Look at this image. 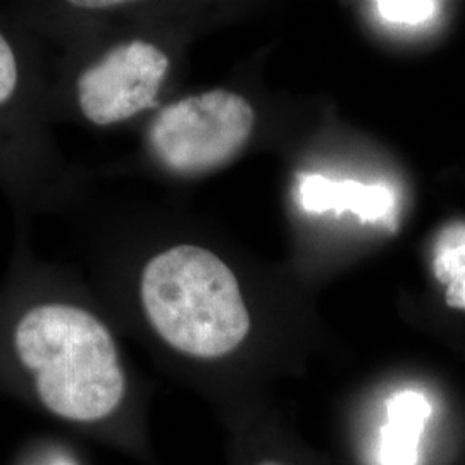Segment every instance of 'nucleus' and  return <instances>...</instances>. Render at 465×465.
I'll use <instances>...</instances> for the list:
<instances>
[{"mask_svg":"<svg viewBox=\"0 0 465 465\" xmlns=\"http://www.w3.org/2000/svg\"><path fill=\"white\" fill-rule=\"evenodd\" d=\"M17 359L34 374L42 405L69 422L113 416L126 378L116 341L88 311L45 303L28 311L15 331Z\"/></svg>","mask_w":465,"mask_h":465,"instance_id":"1","label":"nucleus"},{"mask_svg":"<svg viewBox=\"0 0 465 465\" xmlns=\"http://www.w3.org/2000/svg\"><path fill=\"white\" fill-rule=\"evenodd\" d=\"M145 316L171 349L219 359L250 331L240 286L216 253L178 245L150 261L140 284Z\"/></svg>","mask_w":465,"mask_h":465,"instance_id":"2","label":"nucleus"},{"mask_svg":"<svg viewBox=\"0 0 465 465\" xmlns=\"http://www.w3.org/2000/svg\"><path fill=\"white\" fill-rule=\"evenodd\" d=\"M253 119V109L243 97L213 90L163 109L150 126V147L178 174L213 171L247 143Z\"/></svg>","mask_w":465,"mask_h":465,"instance_id":"3","label":"nucleus"},{"mask_svg":"<svg viewBox=\"0 0 465 465\" xmlns=\"http://www.w3.org/2000/svg\"><path fill=\"white\" fill-rule=\"evenodd\" d=\"M169 61L155 45L134 40L107 52L78 78V102L88 121L116 124L150 107Z\"/></svg>","mask_w":465,"mask_h":465,"instance_id":"4","label":"nucleus"},{"mask_svg":"<svg viewBox=\"0 0 465 465\" xmlns=\"http://www.w3.org/2000/svg\"><path fill=\"white\" fill-rule=\"evenodd\" d=\"M300 202L307 213H351L374 223L393 213L395 193L388 184H367L353 180L332 182L321 174H307L299 186Z\"/></svg>","mask_w":465,"mask_h":465,"instance_id":"5","label":"nucleus"},{"mask_svg":"<svg viewBox=\"0 0 465 465\" xmlns=\"http://www.w3.org/2000/svg\"><path fill=\"white\" fill-rule=\"evenodd\" d=\"M431 412V401L419 391L405 390L390 397L380 441L381 465L417 464L419 441Z\"/></svg>","mask_w":465,"mask_h":465,"instance_id":"6","label":"nucleus"},{"mask_svg":"<svg viewBox=\"0 0 465 465\" xmlns=\"http://www.w3.org/2000/svg\"><path fill=\"white\" fill-rule=\"evenodd\" d=\"M432 272L436 280L449 286L465 276V224L447 226L434 247Z\"/></svg>","mask_w":465,"mask_h":465,"instance_id":"7","label":"nucleus"},{"mask_svg":"<svg viewBox=\"0 0 465 465\" xmlns=\"http://www.w3.org/2000/svg\"><path fill=\"white\" fill-rule=\"evenodd\" d=\"M440 4L428 0H381L374 4L376 15L384 23L400 26H419L431 21Z\"/></svg>","mask_w":465,"mask_h":465,"instance_id":"8","label":"nucleus"},{"mask_svg":"<svg viewBox=\"0 0 465 465\" xmlns=\"http://www.w3.org/2000/svg\"><path fill=\"white\" fill-rule=\"evenodd\" d=\"M16 84V57L7 40L0 35V104L13 97Z\"/></svg>","mask_w":465,"mask_h":465,"instance_id":"9","label":"nucleus"},{"mask_svg":"<svg viewBox=\"0 0 465 465\" xmlns=\"http://www.w3.org/2000/svg\"><path fill=\"white\" fill-rule=\"evenodd\" d=\"M445 299L450 307L465 311V276L457 282H450Z\"/></svg>","mask_w":465,"mask_h":465,"instance_id":"10","label":"nucleus"},{"mask_svg":"<svg viewBox=\"0 0 465 465\" xmlns=\"http://www.w3.org/2000/svg\"><path fill=\"white\" fill-rule=\"evenodd\" d=\"M32 465H78V462L69 457L66 453H61V451H54L49 453L45 457H40L36 462Z\"/></svg>","mask_w":465,"mask_h":465,"instance_id":"11","label":"nucleus"},{"mask_svg":"<svg viewBox=\"0 0 465 465\" xmlns=\"http://www.w3.org/2000/svg\"><path fill=\"white\" fill-rule=\"evenodd\" d=\"M73 5L86 7V9H107V7L121 5V2H73Z\"/></svg>","mask_w":465,"mask_h":465,"instance_id":"12","label":"nucleus"},{"mask_svg":"<svg viewBox=\"0 0 465 465\" xmlns=\"http://www.w3.org/2000/svg\"><path fill=\"white\" fill-rule=\"evenodd\" d=\"M259 465H282V464H276V462H262V464Z\"/></svg>","mask_w":465,"mask_h":465,"instance_id":"13","label":"nucleus"}]
</instances>
